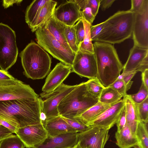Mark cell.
Wrapping results in <instances>:
<instances>
[{"mask_svg":"<svg viewBox=\"0 0 148 148\" xmlns=\"http://www.w3.org/2000/svg\"><path fill=\"white\" fill-rule=\"evenodd\" d=\"M42 101L39 97L0 101V118L17 128L41 123Z\"/></svg>","mask_w":148,"mask_h":148,"instance_id":"1","label":"cell"},{"mask_svg":"<svg viewBox=\"0 0 148 148\" xmlns=\"http://www.w3.org/2000/svg\"><path fill=\"white\" fill-rule=\"evenodd\" d=\"M93 45L97 66V78L106 88L117 80L123 65L112 44L95 41Z\"/></svg>","mask_w":148,"mask_h":148,"instance_id":"2","label":"cell"},{"mask_svg":"<svg viewBox=\"0 0 148 148\" xmlns=\"http://www.w3.org/2000/svg\"><path fill=\"white\" fill-rule=\"evenodd\" d=\"M134 13L129 10L119 11L104 22L103 28L93 41L119 43L132 36Z\"/></svg>","mask_w":148,"mask_h":148,"instance_id":"3","label":"cell"},{"mask_svg":"<svg viewBox=\"0 0 148 148\" xmlns=\"http://www.w3.org/2000/svg\"><path fill=\"white\" fill-rule=\"evenodd\" d=\"M24 74L33 80L44 78L49 73L51 59L48 54L34 42L29 43L20 53Z\"/></svg>","mask_w":148,"mask_h":148,"instance_id":"4","label":"cell"},{"mask_svg":"<svg viewBox=\"0 0 148 148\" xmlns=\"http://www.w3.org/2000/svg\"><path fill=\"white\" fill-rule=\"evenodd\" d=\"M99 101L88 91L86 82L76 87L61 101L58 106L59 115L70 119L82 114Z\"/></svg>","mask_w":148,"mask_h":148,"instance_id":"5","label":"cell"},{"mask_svg":"<svg viewBox=\"0 0 148 148\" xmlns=\"http://www.w3.org/2000/svg\"><path fill=\"white\" fill-rule=\"evenodd\" d=\"M37 42L45 50L61 62L72 66L76 54L65 47L48 31L45 24L35 32Z\"/></svg>","mask_w":148,"mask_h":148,"instance_id":"6","label":"cell"},{"mask_svg":"<svg viewBox=\"0 0 148 148\" xmlns=\"http://www.w3.org/2000/svg\"><path fill=\"white\" fill-rule=\"evenodd\" d=\"M18 50L15 32L8 25L0 23V68L5 71L16 62Z\"/></svg>","mask_w":148,"mask_h":148,"instance_id":"7","label":"cell"},{"mask_svg":"<svg viewBox=\"0 0 148 148\" xmlns=\"http://www.w3.org/2000/svg\"><path fill=\"white\" fill-rule=\"evenodd\" d=\"M39 98V95L29 85L16 78L0 85V101Z\"/></svg>","mask_w":148,"mask_h":148,"instance_id":"8","label":"cell"},{"mask_svg":"<svg viewBox=\"0 0 148 148\" xmlns=\"http://www.w3.org/2000/svg\"><path fill=\"white\" fill-rule=\"evenodd\" d=\"M62 83L53 92L42 100L41 103L42 121L59 116L58 106L62 100L76 86Z\"/></svg>","mask_w":148,"mask_h":148,"instance_id":"9","label":"cell"},{"mask_svg":"<svg viewBox=\"0 0 148 148\" xmlns=\"http://www.w3.org/2000/svg\"><path fill=\"white\" fill-rule=\"evenodd\" d=\"M71 66L72 72L76 73L81 77L89 79L97 78V69L94 53L78 49Z\"/></svg>","mask_w":148,"mask_h":148,"instance_id":"10","label":"cell"},{"mask_svg":"<svg viewBox=\"0 0 148 148\" xmlns=\"http://www.w3.org/2000/svg\"><path fill=\"white\" fill-rule=\"evenodd\" d=\"M132 35L134 45L148 48V0L140 11L134 13Z\"/></svg>","mask_w":148,"mask_h":148,"instance_id":"11","label":"cell"},{"mask_svg":"<svg viewBox=\"0 0 148 148\" xmlns=\"http://www.w3.org/2000/svg\"><path fill=\"white\" fill-rule=\"evenodd\" d=\"M109 130L96 127L77 133L78 143L81 148H104L110 135Z\"/></svg>","mask_w":148,"mask_h":148,"instance_id":"12","label":"cell"},{"mask_svg":"<svg viewBox=\"0 0 148 148\" xmlns=\"http://www.w3.org/2000/svg\"><path fill=\"white\" fill-rule=\"evenodd\" d=\"M72 72L71 66L61 62L58 63L49 73L46 79L40 93L41 98L44 99L61 85Z\"/></svg>","mask_w":148,"mask_h":148,"instance_id":"13","label":"cell"},{"mask_svg":"<svg viewBox=\"0 0 148 148\" xmlns=\"http://www.w3.org/2000/svg\"><path fill=\"white\" fill-rule=\"evenodd\" d=\"M15 134L27 148H33L41 144L48 136L42 122L18 128Z\"/></svg>","mask_w":148,"mask_h":148,"instance_id":"14","label":"cell"},{"mask_svg":"<svg viewBox=\"0 0 148 148\" xmlns=\"http://www.w3.org/2000/svg\"><path fill=\"white\" fill-rule=\"evenodd\" d=\"M124 106V100L123 99H121L112 105L86 125L109 130L116 124Z\"/></svg>","mask_w":148,"mask_h":148,"instance_id":"15","label":"cell"},{"mask_svg":"<svg viewBox=\"0 0 148 148\" xmlns=\"http://www.w3.org/2000/svg\"><path fill=\"white\" fill-rule=\"evenodd\" d=\"M54 17L66 25L73 26L82 18L81 10L76 0L66 1L54 10Z\"/></svg>","mask_w":148,"mask_h":148,"instance_id":"16","label":"cell"},{"mask_svg":"<svg viewBox=\"0 0 148 148\" xmlns=\"http://www.w3.org/2000/svg\"><path fill=\"white\" fill-rule=\"evenodd\" d=\"M148 69V48L134 45L128 59L123 65V72L136 71L141 72Z\"/></svg>","mask_w":148,"mask_h":148,"instance_id":"17","label":"cell"},{"mask_svg":"<svg viewBox=\"0 0 148 148\" xmlns=\"http://www.w3.org/2000/svg\"><path fill=\"white\" fill-rule=\"evenodd\" d=\"M77 133L48 136L41 144L33 148H73L78 143Z\"/></svg>","mask_w":148,"mask_h":148,"instance_id":"18","label":"cell"},{"mask_svg":"<svg viewBox=\"0 0 148 148\" xmlns=\"http://www.w3.org/2000/svg\"><path fill=\"white\" fill-rule=\"evenodd\" d=\"M48 136H54L64 134L77 133L59 115L42 121Z\"/></svg>","mask_w":148,"mask_h":148,"instance_id":"19","label":"cell"},{"mask_svg":"<svg viewBox=\"0 0 148 148\" xmlns=\"http://www.w3.org/2000/svg\"><path fill=\"white\" fill-rule=\"evenodd\" d=\"M45 25L48 31L56 39L66 48L71 50L66 41L65 36L64 29L66 25L57 20L53 15Z\"/></svg>","mask_w":148,"mask_h":148,"instance_id":"20","label":"cell"},{"mask_svg":"<svg viewBox=\"0 0 148 148\" xmlns=\"http://www.w3.org/2000/svg\"><path fill=\"white\" fill-rule=\"evenodd\" d=\"M123 97L125 108L126 124L132 134L136 136L138 123L140 121L138 118L136 104L132 99L129 95L127 94Z\"/></svg>","mask_w":148,"mask_h":148,"instance_id":"21","label":"cell"},{"mask_svg":"<svg viewBox=\"0 0 148 148\" xmlns=\"http://www.w3.org/2000/svg\"><path fill=\"white\" fill-rule=\"evenodd\" d=\"M57 4V2L48 0L42 7L36 19L30 28L33 32L44 25L52 16Z\"/></svg>","mask_w":148,"mask_h":148,"instance_id":"22","label":"cell"},{"mask_svg":"<svg viewBox=\"0 0 148 148\" xmlns=\"http://www.w3.org/2000/svg\"><path fill=\"white\" fill-rule=\"evenodd\" d=\"M115 137L116 144L119 148H131L138 145L136 136L132 134L127 124L120 132H116Z\"/></svg>","mask_w":148,"mask_h":148,"instance_id":"23","label":"cell"},{"mask_svg":"<svg viewBox=\"0 0 148 148\" xmlns=\"http://www.w3.org/2000/svg\"><path fill=\"white\" fill-rule=\"evenodd\" d=\"M112 104H105L99 101L85 112L75 117L74 119L86 125L88 123L100 115Z\"/></svg>","mask_w":148,"mask_h":148,"instance_id":"24","label":"cell"},{"mask_svg":"<svg viewBox=\"0 0 148 148\" xmlns=\"http://www.w3.org/2000/svg\"><path fill=\"white\" fill-rule=\"evenodd\" d=\"M48 1L34 0L27 7L25 13V21L30 28L34 23L41 8Z\"/></svg>","mask_w":148,"mask_h":148,"instance_id":"25","label":"cell"},{"mask_svg":"<svg viewBox=\"0 0 148 148\" xmlns=\"http://www.w3.org/2000/svg\"><path fill=\"white\" fill-rule=\"evenodd\" d=\"M123 96L112 87L108 86L103 90L99 101L105 104H112L121 99Z\"/></svg>","mask_w":148,"mask_h":148,"instance_id":"26","label":"cell"},{"mask_svg":"<svg viewBox=\"0 0 148 148\" xmlns=\"http://www.w3.org/2000/svg\"><path fill=\"white\" fill-rule=\"evenodd\" d=\"M148 123L139 121L137 124L136 136L141 148H148Z\"/></svg>","mask_w":148,"mask_h":148,"instance_id":"27","label":"cell"},{"mask_svg":"<svg viewBox=\"0 0 148 148\" xmlns=\"http://www.w3.org/2000/svg\"><path fill=\"white\" fill-rule=\"evenodd\" d=\"M84 27L85 34L83 41L79 46L78 49L86 52L94 53L93 44L90 34V28L92 25L82 18Z\"/></svg>","mask_w":148,"mask_h":148,"instance_id":"28","label":"cell"},{"mask_svg":"<svg viewBox=\"0 0 148 148\" xmlns=\"http://www.w3.org/2000/svg\"><path fill=\"white\" fill-rule=\"evenodd\" d=\"M25 147L19 137L12 134L0 141V148H24Z\"/></svg>","mask_w":148,"mask_h":148,"instance_id":"29","label":"cell"},{"mask_svg":"<svg viewBox=\"0 0 148 148\" xmlns=\"http://www.w3.org/2000/svg\"><path fill=\"white\" fill-rule=\"evenodd\" d=\"M86 86L89 93L93 97L98 99L105 88L97 78L89 79L86 82Z\"/></svg>","mask_w":148,"mask_h":148,"instance_id":"30","label":"cell"},{"mask_svg":"<svg viewBox=\"0 0 148 148\" xmlns=\"http://www.w3.org/2000/svg\"><path fill=\"white\" fill-rule=\"evenodd\" d=\"M64 34L66 41L71 50L75 54L78 50L73 26L65 25Z\"/></svg>","mask_w":148,"mask_h":148,"instance_id":"31","label":"cell"},{"mask_svg":"<svg viewBox=\"0 0 148 148\" xmlns=\"http://www.w3.org/2000/svg\"><path fill=\"white\" fill-rule=\"evenodd\" d=\"M136 105L140 121L148 123V97L141 103L136 104Z\"/></svg>","mask_w":148,"mask_h":148,"instance_id":"32","label":"cell"},{"mask_svg":"<svg viewBox=\"0 0 148 148\" xmlns=\"http://www.w3.org/2000/svg\"><path fill=\"white\" fill-rule=\"evenodd\" d=\"M61 117L77 133L84 131L91 127L75 119H72Z\"/></svg>","mask_w":148,"mask_h":148,"instance_id":"33","label":"cell"},{"mask_svg":"<svg viewBox=\"0 0 148 148\" xmlns=\"http://www.w3.org/2000/svg\"><path fill=\"white\" fill-rule=\"evenodd\" d=\"M129 95L135 103L139 104L148 97V89L142 83L137 93Z\"/></svg>","mask_w":148,"mask_h":148,"instance_id":"34","label":"cell"},{"mask_svg":"<svg viewBox=\"0 0 148 148\" xmlns=\"http://www.w3.org/2000/svg\"><path fill=\"white\" fill-rule=\"evenodd\" d=\"M76 38L77 44L78 48L84 38L85 31L83 22L81 19L73 25Z\"/></svg>","mask_w":148,"mask_h":148,"instance_id":"35","label":"cell"},{"mask_svg":"<svg viewBox=\"0 0 148 148\" xmlns=\"http://www.w3.org/2000/svg\"><path fill=\"white\" fill-rule=\"evenodd\" d=\"M110 86L116 91L123 97L127 95V91L125 84L122 79H117Z\"/></svg>","mask_w":148,"mask_h":148,"instance_id":"36","label":"cell"},{"mask_svg":"<svg viewBox=\"0 0 148 148\" xmlns=\"http://www.w3.org/2000/svg\"><path fill=\"white\" fill-rule=\"evenodd\" d=\"M81 14L82 18L91 25L95 17L93 14L91 8L87 5L81 10Z\"/></svg>","mask_w":148,"mask_h":148,"instance_id":"37","label":"cell"},{"mask_svg":"<svg viewBox=\"0 0 148 148\" xmlns=\"http://www.w3.org/2000/svg\"><path fill=\"white\" fill-rule=\"evenodd\" d=\"M126 124V110L125 105L121 113L116 124L117 127L116 132H120L124 128Z\"/></svg>","mask_w":148,"mask_h":148,"instance_id":"38","label":"cell"},{"mask_svg":"<svg viewBox=\"0 0 148 148\" xmlns=\"http://www.w3.org/2000/svg\"><path fill=\"white\" fill-rule=\"evenodd\" d=\"M145 0H131V8L129 10L134 13L137 12L143 8Z\"/></svg>","mask_w":148,"mask_h":148,"instance_id":"39","label":"cell"},{"mask_svg":"<svg viewBox=\"0 0 148 148\" xmlns=\"http://www.w3.org/2000/svg\"><path fill=\"white\" fill-rule=\"evenodd\" d=\"M104 22L96 25L91 26L90 28V34L92 41L100 33L103 28Z\"/></svg>","mask_w":148,"mask_h":148,"instance_id":"40","label":"cell"},{"mask_svg":"<svg viewBox=\"0 0 148 148\" xmlns=\"http://www.w3.org/2000/svg\"><path fill=\"white\" fill-rule=\"evenodd\" d=\"M101 1V0H87V5L91 8L95 17L98 13Z\"/></svg>","mask_w":148,"mask_h":148,"instance_id":"41","label":"cell"},{"mask_svg":"<svg viewBox=\"0 0 148 148\" xmlns=\"http://www.w3.org/2000/svg\"><path fill=\"white\" fill-rule=\"evenodd\" d=\"M15 79L8 72L0 69V85L9 82Z\"/></svg>","mask_w":148,"mask_h":148,"instance_id":"42","label":"cell"},{"mask_svg":"<svg viewBox=\"0 0 148 148\" xmlns=\"http://www.w3.org/2000/svg\"><path fill=\"white\" fill-rule=\"evenodd\" d=\"M136 73H134L130 74L122 79L125 84L127 90L131 88L133 82V81H131V80Z\"/></svg>","mask_w":148,"mask_h":148,"instance_id":"43","label":"cell"},{"mask_svg":"<svg viewBox=\"0 0 148 148\" xmlns=\"http://www.w3.org/2000/svg\"><path fill=\"white\" fill-rule=\"evenodd\" d=\"M0 125L6 127L14 133L18 128L14 125L0 118Z\"/></svg>","mask_w":148,"mask_h":148,"instance_id":"44","label":"cell"},{"mask_svg":"<svg viewBox=\"0 0 148 148\" xmlns=\"http://www.w3.org/2000/svg\"><path fill=\"white\" fill-rule=\"evenodd\" d=\"M115 0H101L100 5L101 10L104 11L111 6Z\"/></svg>","mask_w":148,"mask_h":148,"instance_id":"45","label":"cell"},{"mask_svg":"<svg viewBox=\"0 0 148 148\" xmlns=\"http://www.w3.org/2000/svg\"><path fill=\"white\" fill-rule=\"evenodd\" d=\"M13 133V132L6 128L0 125V137L8 136Z\"/></svg>","mask_w":148,"mask_h":148,"instance_id":"46","label":"cell"},{"mask_svg":"<svg viewBox=\"0 0 148 148\" xmlns=\"http://www.w3.org/2000/svg\"><path fill=\"white\" fill-rule=\"evenodd\" d=\"M141 73L142 83L148 89V69H145Z\"/></svg>","mask_w":148,"mask_h":148,"instance_id":"47","label":"cell"},{"mask_svg":"<svg viewBox=\"0 0 148 148\" xmlns=\"http://www.w3.org/2000/svg\"><path fill=\"white\" fill-rule=\"evenodd\" d=\"M22 0H3V5L5 8H7L10 6L14 4L20 3Z\"/></svg>","mask_w":148,"mask_h":148,"instance_id":"48","label":"cell"},{"mask_svg":"<svg viewBox=\"0 0 148 148\" xmlns=\"http://www.w3.org/2000/svg\"><path fill=\"white\" fill-rule=\"evenodd\" d=\"M73 148H81L79 146L78 144L77 143L75 146L73 147Z\"/></svg>","mask_w":148,"mask_h":148,"instance_id":"49","label":"cell"},{"mask_svg":"<svg viewBox=\"0 0 148 148\" xmlns=\"http://www.w3.org/2000/svg\"><path fill=\"white\" fill-rule=\"evenodd\" d=\"M133 147L134 148H141L138 145H136Z\"/></svg>","mask_w":148,"mask_h":148,"instance_id":"50","label":"cell"},{"mask_svg":"<svg viewBox=\"0 0 148 148\" xmlns=\"http://www.w3.org/2000/svg\"><path fill=\"white\" fill-rule=\"evenodd\" d=\"M7 136H3V137H0V141H1V140L6 137Z\"/></svg>","mask_w":148,"mask_h":148,"instance_id":"51","label":"cell"},{"mask_svg":"<svg viewBox=\"0 0 148 148\" xmlns=\"http://www.w3.org/2000/svg\"></svg>","mask_w":148,"mask_h":148,"instance_id":"52","label":"cell"}]
</instances>
